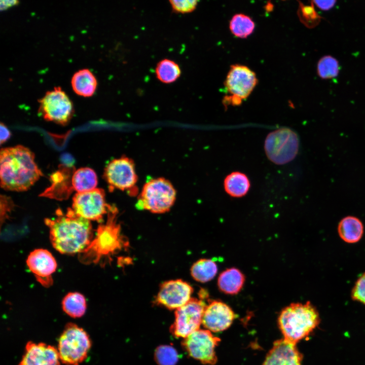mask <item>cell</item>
Returning a JSON list of instances; mask_svg holds the SVG:
<instances>
[{"instance_id": "cell-1", "label": "cell", "mask_w": 365, "mask_h": 365, "mask_svg": "<svg viewBox=\"0 0 365 365\" xmlns=\"http://www.w3.org/2000/svg\"><path fill=\"white\" fill-rule=\"evenodd\" d=\"M56 215L53 218L45 220L53 246L63 254L79 253L92 240L90 221L77 215L71 208H67L65 214L59 208Z\"/></svg>"}, {"instance_id": "cell-2", "label": "cell", "mask_w": 365, "mask_h": 365, "mask_svg": "<svg viewBox=\"0 0 365 365\" xmlns=\"http://www.w3.org/2000/svg\"><path fill=\"white\" fill-rule=\"evenodd\" d=\"M42 175L34 161V154L28 148L18 145L1 150L0 178L3 189L27 191Z\"/></svg>"}, {"instance_id": "cell-3", "label": "cell", "mask_w": 365, "mask_h": 365, "mask_svg": "<svg viewBox=\"0 0 365 365\" xmlns=\"http://www.w3.org/2000/svg\"><path fill=\"white\" fill-rule=\"evenodd\" d=\"M117 208L110 205L106 223L99 225L95 237L89 245L79 253L83 264H97L102 259L110 258L129 246V242L122 234L121 227L117 223Z\"/></svg>"}, {"instance_id": "cell-4", "label": "cell", "mask_w": 365, "mask_h": 365, "mask_svg": "<svg viewBox=\"0 0 365 365\" xmlns=\"http://www.w3.org/2000/svg\"><path fill=\"white\" fill-rule=\"evenodd\" d=\"M284 339L296 344L309 336L320 322L316 308L309 301L292 303L284 308L278 317Z\"/></svg>"}, {"instance_id": "cell-5", "label": "cell", "mask_w": 365, "mask_h": 365, "mask_svg": "<svg viewBox=\"0 0 365 365\" xmlns=\"http://www.w3.org/2000/svg\"><path fill=\"white\" fill-rule=\"evenodd\" d=\"M91 345L86 331L77 324L69 322L58 340L60 360L65 365H80L87 357Z\"/></svg>"}, {"instance_id": "cell-6", "label": "cell", "mask_w": 365, "mask_h": 365, "mask_svg": "<svg viewBox=\"0 0 365 365\" xmlns=\"http://www.w3.org/2000/svg\"><path fill=\"white\" fill-rule=\"evenodd\" d=\"M176 191L171 183L164 178L150 179L139 194L136 207L154 213H163L170 210L176 199Z\"/></svg>"}, {"instance_id": "cell-7", "label": "cell", "mask_w": 365, "mask_h": 365, "mask_svg": "<svg viewBox=\"0 0 365 365\" xmlns=\"http://www.w3.org/2000/svg\"><path fill=\"white\" fill-rule=\"evenodd\" d=\"M264 149L272 162L277 165L286 164L293 160L298 153L299 137L291 129L280 128L267 135Z\"/></svg>"}, {"instance_id": "cell-8", "label": "cell", "mask_w": 365, "mask_h": 365, "mask_svg": "<svg viewBox=\"0 0 365 365\" xmlns=\"http://www.w3.org/2000/svg\"><path fill=\"white\" fill-rule=\"evenodd\" d=\"M258 83L254 71L245 65L234 64L230 66L224 82L228 95L224 99L225 105H239L247 98Z\"/></svg>"}, {"instance_id": "cell-9", "label": "cell", "mask_w": 365, "mask_h": 365, "mask_svg": "<svg viewBox=\"0 0 365 365\" xmlns=\"http://www.w3.org/2000/svg\"><path fill=\"white\" fill-rule=\"evenodd\" d=\"M39 114L46 121L62 125H66L74 113L73 104L59 87L46 93L39 100Z\"/></svg>"}, {"instance_id": "cell-10", "label": "cell", "mask_w": 365, "mask_h": 365, "mask_svg": "<svg viewBox=\"0 0 365 365\" xmlns=\"http://www.w3.org/2000/svg\"><path fill=\"white\" fill-rule=\"evenodd\" d=\"M104 178L110 191L118 189L128 191L130 195H136L138 177L135 165L131 159L122 157L112 160L106 166Z\"/></svg>"}, {"instance_id": "cell-11", "label": "cell", "mask_w": 365, "mask_h": 365, "mask_svg": "<svg viewBox=\"0 0 365 365\" xmlns=\"http://www.w3.org/2000/svg\"><path fill=\"white\" fill-rule=\"evenodd\" d=\"M206 306L203 300L192 298L185 305L177 309L174 321L170 327L172 335L184 339L199 330Z\"/></svg>"}, {"instance_id": "cell-12", "label": "cell", "mask_w": 365, "mask_h": 365, "mask_svg": "<svg viewBox=\"0 0 365 365\" xmlns=\"http://www.w3.org/2000/svg\"><path fill=\"white\" fill-rule=\"evenodd\" d=\"M104 190L100 188L77 193L73 197L71 208L85 219L102 222L110 206L106 202Z\"/></svg>"}, {"instance_id": "cell-13", "label": "cell", "mask_w": 365, "mask_h": 365, "mask_svg": "<svg viewBox=\"0 0 365 365\" xmlns=\"http://www.w3.org/2000/svg\"><path fill=\"white\" fill-rule=\"evenodd\" d=\"M220 341L210 331L199 329L184 338L181 345L190 356L203 364L213 365L217 361L215 348Z\"/></svg>"}, {"instance_id": "cell-14", "label": "cell", "mask_w": 365, "mask_h": 365, "mask_svg": "<svg viewBox=\"0 0 365 365\" xmlns=\"http://www.w3.org/2000/svg\"><path fill=\"white\" fill-rule=\"evenodd\" d=\"M193 287L181 279L170 280L163 282L155 299V303L169 310H176L191 299Z\"/></svg>"}, {"instance_id": "cell-15", "label": "cell", "mask_w": 365, "mask_h": 365, "mask_svg": "<svg viewBox=\"0 0 365 365\" xmlns=\"http://www.w3.org/2000/svg\"><path fill=\"white\" fill-rule=\"evenodd\" d=\"M26 263L41 285L45 287L52 285V276L57 268V263L48 250L44 249L34 250L29 254Z\"/></svg>"}, {"instance_id": "cell-16", "label": "cell", "mask_w": 365, "mask_h": 365, "mask_svg": "<svg viewBox=\"0 0 365 365\" xmlns=\"http://www.w3.org/2000/svg\"><path fill=\"white\" fill-rule=\"evenodd\" d=\"M236 316L232 309L220 301H212L206 305L202 324L207 330L213 332L224 331L232 323Z\"/></svg>"}, {"instance_id": "cell-17", "label": "cell", "mask_w": 365, "mask_h": 365, "mask_svg": "<svg viewBox=\"0 0 365 365\" xmlns=\"http://www.w3.org/2000/svg\"><path fill=\"white\" fill-rule=\"evenodd\" d=\"M57 349L45 343L28 341L18 365H60Z\"/></svg>"}, {"instance_id": "cell-18", "label": "cell", "mask_w": 365, "mask_h": 365, "mask_svg": "<svg viewBox=\"0 0 365 365\" xmlns=\"http://www.w3.org/2000/svg\"><path fill=\"white\" fill-rule=\"evenodd\" d=\"M302 358L296 344L283 338L274 342L263 365H301Z\"/></svg>"}, {"instance_id": "cell-19", "label": "cell", "mask_w": 365, "mask_h": 365, "mask_svg": "<svg viewBox=\"0 0 365 365\" xmlns=\"http://www.w3.org/2000/svg\"><path fill=\"white\" fill-rule=\"evenodd\" d=\"M75 171L72 166L61 165L59 169L51 175V186L40 196L59 200L68 198L74 190L72 176Z\"/></svg>"}, {"instance_id": "cell-20", "label": "cell", "mask_w": 365, "mask_h": 365, "mask_svg": "<svg viewBox=\"0 0 365 365\" xmlns=\"http://www.w3.org/2000/svg\"><path fill=\"white\" fill-rule=\"evenodd\" d=\"M245 276L238 269L231 268L222 272L217 280L221 291L229 295H236L242 288Z\"/></svg>"}, {"instance_id": "cell-21", "label": "cell", "mask_w": 365, "mask_h": 365, "mask_svg": "<svg viewBox=\"0 0 365 365\" xmlns=\"http://www.w3.org/2000/svg\"><path fill=\"white\" fill-rule=\"evenodd\" d=\"M71 84L76 94L83 97H89L94 93L97 82L94 75L89 69L84 68L74 74Z\"/></svg>"}, {"instance_id": "cell-22", "label": "cell", "mask_w": 365, "mask_h": 365, "mask_svg": "<svg viewBox=\"0 0 365 365\" xmlns=\"http://www.w3.org/2000/svg\"><path fill=\"white\" fill-rule=\"evenodd\" d=\"M338 232L343 241L348 243H354L361 238L363 233V226L357 217L347 216L339 222Z\"/></svg>"}, {"instance_id": "cell-23", "label": "cell", "mask_w": 365, "mask_h": 365, "mask_svg": "<svg viewBox=\"0 0 365 365\" xmlns=\"http://www.w3.org/2000/svg\"><path fill=\"white\" fill-rule=\"evenodd\" d=\"M224 187L229 195L239 198L247 193L250 187V183L246 174L235 171L226 176L224 181Z\"/></svg>"}, {"instance_id": "cell-24", "label": "cell", "mask_w": 365, "mask_h": 365, "mask_svg": "<svg viewBox=\"0 0 365 365\" xmlns=\"http://www.w3.org/2000/svg\"><path fill=\"white\" fill-rule=\"evenodd\" d=\"M97 185L95 171L89 167H82L75 170L72 176L73 189L77 193L92 190Z\"/></svg>"}, {"instance_id": "cell-25", "label": "cell", "mask_w": 365, "mask_h": 365, "mask_svg": "<svg viewBox=\"0 0 365 365\" xmlns=\"http://www.w3.org/2000/svg\"><path fill=\"white\" fill-rule=\"evenodd\" d=\"M62 307L63 311L71 317H81L86 311V299L79 293H69L62 300Z\"/></svg>"}, {"instance_id": "cell-26", "label": "cell", "mask_w": 365, "mask_h": 365, "mask_svg": "<svg viewBox=\"0 0 365 365\" xmlns=\"http://www.w3.org/2000/svg\"><path fill=\"white\" fill-rule=\"evenodd\" d=\"M181 73L179 65L175 61L167 58L160 60L155 68L156 78L165 84L174 82L179 78Z\"/></svg>"}, {"instance_id": "cell-27", "label": "cell", "mask_w": 365, "mask_h": 365, "mask_svg": "<svg viewBox=\"0 0 365 365\" xmlns=\"http://www.w3.org/2000/svg\"><path fill=\"white\" fill-rule=\"evenodd\" d=\"M217 272V265L211 259H200L195 262L191 268L192 277L195 280L202 283L212 280Z\"/></svg>"}, {"instance_id": "cell-28", "label": "cell", "mask_w": 365, "mask_h": 365, "mask_svg": "<svg viewBox=\"0 0 365 365\" xmlns=\"http://www.w3.org/2000/svg\"><path fill=\"white\" fill-rule=\"evenodd\" d=\"M229 28L235 36L244 39L253 32L255 23L249 16L241 13L236 14L231 18Z\"/></svg>"}, {"instance_id": "cell-29", "label": "cell", "mask_w": 365, "mask_h": 365, "mask_svg": "<svg viewBox=\"0 0 365 365\" xmlns=\"http://www.w3.org/2000/svg\"><path fill=\"white\" fill-rule=\"evenodd\" d=\"M339 70L338 61L330 55L323 56L317 63V74L322 79H330L337 77Z\"/></svg>"}, {"instance_id": "cell-30", "label": "cell", "mask_w": 365, "mask_h": 365, "mask_svg": "<svg viewBox=\"0 0 365 365\" xmlns=\"http://www.w3.org/2000/svg\"><path fill=\"white\" fill-rule=\"evenodd\" d=\"M154 358L158 365H175L179 358L176 350L172 346L163 345L155 351Z\"/></svg>"}, {"instance_id": "cell-31", "label": "cell", "mask_w": 365, "mask_h": 365, "mask_svg": "<svg viewBox=\"0 0 365 365\" xmlns=\"http://www.w3.org/2000/svg\"><path fill=\"white\" fill-rule=\"evenodd\" d=\"M298 14L300 21L310 28L316 26L321 21V17L316 12L313 2L309 5L299 2Z\"/></svg>"}, {"instance_id": "cell-32", "label": "cell", "mask_w": 365, "mask_h": 365, "mask_svg": "<svg viewBox=\"0 0 365 365\" xmlns=\"http://www.w3.org/2000/svg\"><path fill=\"white\" fill-rule=\"evenodd\" d=\"M173 11L180 13H187L193 11L198 5L196 0H173L169 1Z\"/></svg>"}, {"instance_id": "cell-33", "label": "cell", "mask_w": 365, "mask_h": 365, "mask_svg": "<svg viewBox=\"0 0 365 365\" xmlns=\"http://www.w3.org/2000/svg\"><path fill=\"white\" fill-rule=\"evenodd\" d=\"M354 301L365 305V272L356 281L351 293Z\"/></svg>"}, {"instance_id": "cell-34", "label": "cell", "mask_w": 365, "mask_h": 365, "mask_svg": "<svg viewBox=\"0 0 365 365\" xmlns=\"http://www.w3.org/2000/svg\"><path fill=\"white\" fill-rule=\"evenodd\" d=\"M14 204L12 200L6 196H1V223L5 221L7 213L10 212Z\"/></svg>"}, {"instance_id": "cell-35", "label": "cell", "mask_w": 365, "mask_h": 365, "mask_svg": "<svg viewBox=\"0 0 365 365\" xmlns=\"http://www.w3.org/2000/svg\"><path fill=\"white\" fill-rule=\"evenodd\" d=\"M314 4H315L317 8L323 10L327 11L332 9L336 1H313Z\"/></svg>"}, {"instance_id": "cell-36", "label": "cell", "mask_w": 365, "mask_h": 365, "mask_svg": "<svg viewBox=\"0 0 365 365\" xmlns=\"http://www.w3.org/2000/svg\"><path fill=\"white\" fill-rule=\"evenodd\" d=\"M0 132H1V144H3L11 136V133L7 126L1 123L0 125Z\"/></svg>"}, {"instance_id": "cell-37", "label": "cell", "mask_w": 365, "mask_h": 365, "mask_svg": "<svg viewBox=\"0 0 365 365\" xmlns=\"http://www.w3.org/2000/svg\"><path fill=\"white\" fill-rule=\"evenodd\" d=\"M18 2L17 1H1V10H5L11 6L16 5Z\"/></svg>"}]
</instances>
